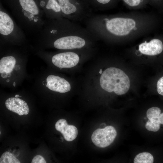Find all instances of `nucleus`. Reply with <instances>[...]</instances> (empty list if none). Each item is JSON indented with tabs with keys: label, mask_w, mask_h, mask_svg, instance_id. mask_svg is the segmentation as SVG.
Wrapping results in <instances>:
<instances>
[{
	"label": "nucleus",
	"mask_w": 163,
	"mask_h": 163,
	"mask_svg": "<svg viewBox=\"0 0 163 163\" xmlns=\"http://www.w3.org/2000/svg\"><path fill=\"white\" fill-rule=\"evenodd\" d=\"M10 80L9 79H7L6 80V82H9Z\"/></svg>",
	"instance_id": "nucleus-27"
},
{
	"label": "nucleus",
	"mask_w": 163,
	"mask_h": 163,
	"mask_svg": "<svg viewBox=\"0 0 163 163\" xmlns=\"http://www.w3.org/2000/svg\"><path fill=\"white\" fill-rule=\"evenodd\" d=\"M16 62L15 58L12 56L2 57L0 60V73L11 74Z\"/></svg>",
	"instance_id": "nucleus-13"
},
{
	"label": "nucleus",
	"mask_w": 163,
	"mask_h": 163,
	"mask_svg": "<svg viewBox=\"0 0 163 163\" xmlns=\"http://www.w3.org/2000/svg\"><path fill=\"white\" fill-rule=\"evenodd\" d=\"M19 97V95L18 94H16L15 95V97L18 98Z\"/></svg>",
	"instance_id": "nucleus-26"
},
{
	"label": "nucleus",
	"mask_w": 163,
	"mask_h": 163,
	"mask_svg": "<svg viewBox=\"0 0 163 163\" xmlns=\"http://www.w3.org/2000/svg\"><path fill=\"white\" fill-rule=\"evenodd\" d=\"M13 85L14 86V87H15V85H16V83L15 82H13Z\"/></svg>",
	"instance_id": "nucleus-25"
},
{
	"label": "nucleus",
	"mask_w": 163,
	"mask_h": 163,
	"mask_svg": "<svg viewBox=\"0 0 163 163\" xmlns=\"http://www.w3.org/2000/svg\"><path fill=\"white\" fill-rule=\"evenodd\" d=\"M5 104L8 110L20 116L27 115L29 112V108L27 103L19 98H9L6 101Z\"/></svg>",
	"instance_id": "nucleus-12"
},
{
	"label": "nucleus",
	"mask_w": 163,
	"mask_h": 163,
	"mask_svg": "<svg viewBox=\"0 0 163 163\" xmlns=\"http://www.w3.org/2000/svg\"><path fill=\"white\" fill-rule=\"evenodd\" d=\"M0 163H20V161L11 153L5 152L1 155Z\"/></svg>",
	"instance_id": "nucleus-16"
},
{
	"label": "nucleus",
	"mask_w": 163,
	"mask_h": 163,
	"mask_svg": "<svg viewBox=\"0 0 163 163\" xmlns=\"http://www.w3.org/2000/svg\"><path fill=\"white\" fill-rule=\"evenodd\" d=\"M160 108L157 107H153L148 110L146 112V116L149 120L157 118L161 113Z\"/></svg>",
	"instance_id": "nucleus-18"
},
{
	"label": "nucleus",
	"mask_w": 163,
	"mask_h": 163,
	"mask_svg": "<svg viewBox=\"0 0 163 163\" xmlns=\"http://www.w3.org/2000/svg\"><path fill=\"white\" fill-rule=\"evenodd\" d=\"M37 35L41 43L61 50L81 49L97 40L85 27L63 17L45 20Z\"/></svg>",
	"instance_id": "nucleus-1"
},
{
	"label": "nucleus",
	"mask_w": 163,
	"mask_h": 163,
	"mask_svg": "<svg viewBox=\"0 0 163 163\" xmlns=\"http://www.w3.org/2000/svg\"><path fill=\"white\" fill-rule=\"evenodd\" d=\"M117 135L115 128L112 126H107L103 129L98 128L93 133L91 139L97 146L105 148L110 145Z\"/></svg>",
	"instance_id": "nucleus-6"
},
{
	"label": "nucleus",
	"mask_w": 163,
	"mask_h": 163,
	"mask_svg": "<svg viewBox=\"0 0 163 163\" xmlns=\"http://www.w3.org/2000/svg\"><path fill=\"white\" fill-rule=\"evenodd\" d=\"M38 0L47 19H59L63 17L57 0Z\"/></svg>",
	"instance_id": "nucleus-8"
},
{
	"label": "nucleus",
	"mask_w": 163,
	"mask_h": 163,
	"mask_svg": "<svg viewBox=\"0 0 163 163\" xmlns=\"http://www.w3.org/2000/svg\"><path fill=\"white\" fill-rule=\"evenodd\" d=\"M133 162L134 163H152L154 162V158L149 153L143 152L137 155Z\"/></svg>",
	"instance_id": "nucleus-15"
},
{
	"label": "nucleus",
	"mask_w": 163,
	"mask_h": 163,
	"mask_svg": "<svg viewBox=\"0 0 163 163\" xmlns=\"http://www.w3.org/2000/svg\"><path fill=\"white\" fill-rule=\"evenodd\" d=\"M102 71L101 69H100L99 71V73L100 74H101L102 73Z\"/></svg>",
	"instance_id": "nucleus-24"
},
{
	"label": "nucleus",
	"mask_w": 163,
	"mask_h": 163,
	"mask_svg": "<svg viewBox=\"0 0 163 163\" xmlns=\"http://www.w3.org/2000/svg\"><path fill=\"white\" fill-rule=\"evenodd\" d=\"M46 80V86L51 91L65 93L70 90V83L62 78L51 75L47 77Z\"/></svg>",
	"instance_id": "nucleus-10"
},
{
	"label": "nucleus",
	"mask_w": 163,
	"mask_h": 163,
	"mask_svg": "<svg viewBox=\"0 0 163 163\" xmlns=\"http://www.w3.org/2000/svg\"><path fill=\"white\" fill-rule=\"evenodd\" d=\"M0 34V38L13 43H21L26 41L23 30L1 5Z\"/></svg>",
	"instance_id": "nucleus-4"
},
{
	"label": "nucleus",
	"mask_w": 163,
	"mask_h": 163,
	"mask_svg": "<svg viewBox=\"0 0 163 163\" xmlns=\"http://www.w3.org/2000/svg\"><path fill=\"white\" fill-rule=\"evenodd\" d=\"M139 50L142 54L156 56L163 52V41L159 38H154L149 42H145L139 46Z\"/></svg>",
	"instance_id": "nucleus-9"
},
{
	"label": "nucleus",
	"mask_w": 163,
	"mask_h": 163,
	"mask_svg": "<svg viewBox=\"0 0 163 163\" xmlns=\"http://www.w3.org/2000/svg\"><path fill=\"white\" fill-rule=\"evenodd\" d=\"M156 4H163V0H152Z\"/></svg>",
	"instance_id": "nucleus-23"
},
{
	"label": "nucleus",
	"mask_w": 163,
	"mask_h": 163,
	"mask_svg": "<svg viewBox=\"0 0 163 163\" xmlns=\"http://www.w3.org/2000/svg\"><path fill=\"white\" fill-rule=\"evenodd\" d=\"M19 25L27 33L38 34L45 20L38 0H4Z\"/></svg>",
	"instance_id": "nucleus-2"
},
{
	"label": "nucleus",
	"mask_w": 163,
	"mask_h": 163,
	"mask_svg": "<svg viewBox=\"0 0 163 163\" xmlns=\"http://www.w3.org/2000/svg\"><path fill=\"white\" fill-rule=\"evenodd\" d=\"M127 5L130 7H135L140 5L144 0H122Z\"/></svg>",
	"instance_id": "nucleus-19"
},
{
	"label": "nucleus",
	"mask_w": 163,
	"mask_h": 163,
	"mask_svg": "<svg viewBox=\"0 0 163 163\" xmlns=\"http://www.w3.org/2000/svg\"><path fill=\"white\" fill-rule=\"evenodd\" d=\"M156 84L157 91L159 95L163 96V75L159 78Z\"/></svg>",
	"instance_id": "nucleus-20"
},
{
	"label": "nucleus",
	"mask_w": 163,
	"mask_h": 163,
	"mask_svg": "<svg viewBox=\"0 0 163 163\" xmlns=\"http://www.w3.org/2000/svg\"><path fill=\"white\" fill-rule=\"evenodd\" d=\"M55 127L56 129L62 134L64 139L67 141H72L77 136V128L74 126L68 125L64 119L59 120L56 123Z\"/></svg>",
	"instance_id": "nucleus-11"
},
{
	"label": "nucleus",
	"mask_w": 163,
	"mask_h": 163,
	"mask_svg": "<svg viewBox=\"0 0 163 163\" xmlns=\"http://www.w3.org/2000/svg\"><path fill=\"white\" fill-rule=\"evenodd\" d=\"M91 9V7L97 10L104 9L114 0H80Z\"/></svg>",
	"instance_id": "nucleus-14"
},
{
	"label": "nucleus",
	"mask_w": 163,
	"mask_h": 163,
	"mask_svg": "<svg viewBox=\"0 0 163 163\" xmlns=\"http://www.w3.org/2000/svg\"><path fill=\"white\" fill-rule=\"evenodd\" d=\"M101 88L118 95L126 94L129 90L130 82L128 76L122 70L114 67L109 68L102 73L100 80Z\"/></svg>",
	"instance_id": "nucleus-3"
},
{
	"label": "nucleus",
	"mask_w": 163,
	"mask_h": 163,
	"mask_svg": "<svg viewBox=\"0 0 163 163\" xmlns=\"http://www.w3.org/2000/svg\"><path fill=\"white\" fill-rule=\"evenodd\" d=\"M76 53L71 51L59 53L54 55L51 58L52 63L60 68H70L75 66L79 61Z\"/></svg>",
	"instance_id": "nucleus-7"
},
{
	"label": "nucleus",
	"mask_w": 163,
	"mask_h": 163,
	"mask_svg": "<svg viewBox=\"0 0 163 163\" xmlns=\"http://www.w3.org/2000/svg\"><path fill=\"white\" fill-rule=\"evenodd\" d=\"M158 120L160 124H163V113H160L158 117Z\"/></svg>",
	"instance_id": "nucleus-22"
},
{
	"label": "nucleus",
	"mask_w": 163,
	"mask_h": 163,
	"mask_svg": "<svg viewBox=\"0 0 163 163\" xmlns=\"http://www.w3.org/2000/svg\"><path fill=\"white\" fill-rule=\"evenodd\" d=\"M31 163H46L44 158L41 155H37L35 156L32 160Z\"/></svg>",
	"instance_id": "nucleus-21"
},
{
	"label": "nucleus",
	"mask_w": 163,
	"mask_h": 163,
	"mask_svg": "<svg viewBox=\"0 0 163 163\" xmlns=\"http://www.w3.org/2000/svg\"><path fill=\"white\" fill-rule=\"evenodd\" d=\"M158 117L149 120L145 125V127L148 130L155 132L159 129L160 123L158 120Z\"/></svg>",
	"instance_id": "nucleus-17"
},
{
	"label": "nucleus",
	"mask_w": 163,
	"mask_h": 163,
	"mask_svg": "<svg viewBox=\"0 0 163 163\" xmlns=\"http://www.w3.org/2000/svg\"><path fill=\"white\" fill-rule=\"evenodd\" d=\"M62 17L76 22H84L93 13L80 0H57Z\"/></svg>",
	"instance_id": "nucleus-5"
}]
</instances>
